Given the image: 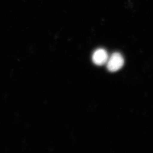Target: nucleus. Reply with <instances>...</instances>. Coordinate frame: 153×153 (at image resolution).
I'll return each instance as SVG.
<instances>
[{"instance_id": "1", "label": "nucleus", "mask_w": 153, "mask_h": 153, "mask_svg": "<svg viewBox=\"0 0 153 153\" xmlns=\"http://www.w3.org/2000/svg\"><path fill=\"white\" fill-rule=\"evenodd\" d=\"M124 63L123 56L118 52H116L108 57L106 63L107 68L110 72H116L122 68Z\"/></svg>"}, {"instance_id": "2", "label": "nucleus", "mask_w": 153, "mask_h": 153, "mask_svg": "<svg viewBox=\"0 0 153 153\" xmlns=\"http://www.w3.org/2000/svg\"><path fill=\"white\" fill-rule=\"evenodd\" d=\"M108 59V53L105 50L102 48L96 50L92 55L93 62L96 65L99 66L106 64Z\"/></svg>"}]
</instances>
